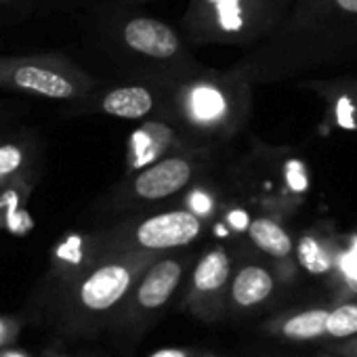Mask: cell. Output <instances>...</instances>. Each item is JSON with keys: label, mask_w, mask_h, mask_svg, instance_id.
Returning a JSON list of instances; mask_svg holds the SVG:
<instances>
[{"label": "cell", "mask_w": 357, "mask_h": 357, "mask_svg": "<svg viewBox=\"0 0 357 357\" xmlns=\"http://www.w3.org/2000/svg\"><path fill=\"white\" fill-rule=\"evenodd\" d=\"M355 347H357V344H355Z\"/></svg>", "instance_id": "83f0119b"}, {"label": "cell", "mask_w": 357, "mask_h": 357, "mask_svg": "<svg viewBox=\"0 0 357 357\" xmlns=\"http://www.w3.org/2000/svg\"><path fill=\"white\" fill-rule=\"evenodd\" d=\"M166 91H168V84L151 82V80L118 84L99 97L97 109L112 118L143 122L164 112Z\"/></svg>", "instance_id": "8fae6325"}, {"label": "cell", "mask_w": 357, "mask_h": 357, "mask_svg": "<svg viewBox=\"0 0 357 357\" xmlns=\"http://www.w3.org/2000/svg\"><path fill=\"white\" fill-rule=\"evenodd\" d=\"M124 57L137 63L139 80L168 84L202 66L192 57L183 36L158 17L128 15L114 34Z\"/></svg>", "instance_id": "5b68a950"}, {"label": "cell", "mask_w": 357, "mask_h": 357, "mask_svg": "<svg viewBox=\"0 0 357 357\" xmlns=\"http://www.w3.org/2000/svg\"><path fill=\"white\" fill-rule=\"evenodd\" d=\"M219 145H190L137 172L118 190V206H158L181 196L211 168Z\"/></svg>", "instance_id": "8992f818"}, {"label": "cell", "mask_w": 357, "mask_h": 357, "mask_svg": "<svg viewBox=\"0 0 357 357\" xmlns=\"http://www.w3.org/2000/svg\"><path fill=\"white\" fill-rule=\"evenodd\" d=\"M149 357H190V353L183 349H160V351L151 353Z\"/></svg>", "instance_id": "603a6c76"}, {"label": "cell", "mask_w": 357, "mask_h": 357, "mask_svg": "<svg viewBox=\"0 0 357 357\" xmlns=\"http://www.w3.org/2000/svg\"><path fill=\"white\" fill-rule=\"evenodd\" d=\"M132 3H145V0H132Z\"/></svg>", "instance_id": "4316f807"}, {"label": "cell", "mask_w": 357, "mask_h": 357, "mask_svg": "<svg viewBox=\"0 0 357 357\" xmlns=\"http://www.w3.org/2000/svg\"><path fill=\"white\" fill-rule=\"evenodd\" d=\"M330 309H307L290 315L282 324V334L292 340H313L326 334V319Z\"/></svg>", "instance_id": "d6986e66"}, {"label": "cell", "mask_w": 357, "mask_h": 357, "mask_svg": "<svg viewBox=\"0 0 357 357\" xmlns=\"http://www.w3.org/2000/svg\"><path fill=\"white\" fill-rule=\"evenodd\" d=\"M204 231V221L188 211L174 206L149 213L141 219L118 225L99 240L105 252H151L162 255L168 250H181L194 244Z\"/></svg>", "instance_id": "52a82bcc"}, {"label": "cell", "mask_w": 357, "mask_h": 357, "mask_svg": "<svg viewBox=\"0 0 357 357\" xmlns=\"http://www.w3.org/2000/svg\"><path fill=\"white\" fill-rule=\"evenodd\" d=\"M357 61V0H290L278 28L234 66L255 86Z\"/></svg>", "instance_id": "6da1fadb"}, {"label": "cell", "mask_w": 357, "mask_h": 357, "mask_svg": "<svg viewBox=\"0 0 357 357\" xmlns=\"http://www.w3.org/2000/svg\"><path fill=\"white\" fill-rule=\"evenodd\" d=\"M24 321L15 315H0V349L13 347L20 338Z\"/></svg>", "instance_id": "44dd1931"}, {"label": "cell", "mask_w": 357, "mask_h": 357, "mask_svg": "<svg viewBox=\"0 0 357 357\" xmlns=\"http://www.w3.org/2000/svg\"><path fill=\"white\" fill-rule=\"evenodd\" d=\"M0 357H30V355L26 351H22V349L5 347V349H0Z\"/></svg>", "instance_id": "cb8c5ba5"}, {"label": "cell", "mask_w": 357, "mask_h": 357, "mask_svg": "<svg viewBox=\"0 0 357 357\" xmlns=\"http://www.w3.org/2000/svg\"><path fill=\"white\" fill-rule=\"evenodd\" d=\"M246 236L257 250H261L263 255L275 261H286L296 252V244L290 231L273 215H261L250 219L246 227Z\"/></svg>", "instance_id": "5bb4252c"}, {"label": "cell", "mask_w": 357, "mask_h": 357, "mask_svg": "<svg viewBox=\"0 0 357 357\" xmlns=\"http://www.w3.org/2000/svg\"><path fill=\"white\" fill-rule=\"evenodd\" d=\"M45 357H68L66 353H61L59 349H49L47 353H45Z\"/></svg>", "instance_id": "484cf974"}, {"label": "cell", "mask_w": 357, "mask_h": 357, "mask_svg": "<svg viewBox=\"0 0 357 357\" xmlns=\"http://www.w3.org/2000/svg\"><path fill=\"white\" fill-rule=\"evenodd\" d=\"M190 145H202V143L192 141L168 116L158 114L153 118H147L137 126V130L128 139V153H126L128 174Z\"/></svg>", "instance_id": "30bf717a"}, {"label": "cell", "mask_w": 357, "mask_h": 357, "mask_svg": "<svg viewBox=\"0 0 357 357\" xmlns=\"http://www.w3.org/2000/svg\"><path fill=\"white\" fill-rule=\"evenodd\" d=\"M303 86L326 103L334 126L357 130V78L307 80Z\"/></svg>", "instance_id": "4fadbf2b"}, {"label": "cell", "mask_w": 357, "mask_h": 357, "mask_svg": "<svg viewBox=\"0 0 357 357\" xmlns=\"http://www.w3.org/2000/svg\"><path fill=\"white\" fill-rule=\"evenodd\" d=\"M275 290V278L261 265H244L231 278V301L242 307L250 309L265 303Z\"/></svg>", "instance_id": "9a60e30c"}, {"label": "cell", "mask_w": 357, "mask_h": 357, "mask_svg": "<svg viewBox=\"0 0 357 357\" xmlns=\"http://www.w3.org/2000/svg\"><path fill=\"white\" fill-rule=\"evenodd\" d=\"M223 196L221 185L204 174L181 194V204L206 223L223 211Z\"/></svg>", "instance_id": "e0dca14e"}, {"label": "cell", "mask_w": 357, "mask_h": 357, "mask_svg": "<svg viewBox=\"0 0 357 357\" xmlns=\"http://www.w3.org/2000/svg\"><path fill=\"white\" fill-rule=\"evenodd\" d=\"M290 0H190L183 34L192 45L252 49L282 22Z\"/></svg>", "instance_id": "3957f363"}, {"label": "cell", "mask_w": 357, "mask_h": 357, "mask_svg": "<svg viewBox=\"0 0 357 357\" xmlns=\"http://www.w3.org/2000/svg\"><path fill=\"white\" fill-rule=\"evenodd\" d=\"M296 259H298V265L313 275L330 273L336 265L330 252V246L319 236H313V234L301 236V240L296 242Z\"/></svg>", "instance_id": "ac0fdd59"}, {"label": "cell", "mask_w": 357, "mask_h": 357, "mask_svg": "<svg viewBox=\"0 0 357 357\" xmlns=\"http://www.w3.org/2000/svg\"><path fill=\"white\" fill-rule=\"evenodd\" d=\"M0 82L47 99H80L93 91V80L59 59H24L0 63Z\"/></svg>", "instance_id": "9c48e42d"}, {"label": "cell", "mask_w": 357, "mask_h": 357, "mask_svg": "<svg viewBox=\"0 0 357 357\" xmlns=\"http://www.w3.org/2000/svg\"><path fill=\"white\" fill-rule=\"evenodd\" d=\"M252 86L236 68L225 72L200 68L168 82L162 114L192 141L221 145L234 139L248 122Z\"/></svg>", "instance_id": "7a4b0ae2"}, {"label": "cell", "mask_w": 357, "mask_h": 357, "mask_svg": "<svg viewBox=\"0 0 357 357\" xmlns=\"http://www.w3.org/2000/svg\"><path fill=\"white\" fill-rule=\"evenodd\" d=\"M326 334L332 338H351L357 334V305L342 303L328 311Z\"/></svg>", "instance_id": "ffe728a7"}, {"label": "cell", "mask_w": 357, "mask_h": 357, "mask_svg": "<svg viewBox=\"0 0 357 357\" xmlns=\"http://www.w3.org/2000/svg\"><path fill=\"white\" fill-rule=\"evenodd\" d=\"M244 192L271 213H288L307 192V166L284 151H252L240 170Z\"/></svg>", "instance_id": "ba28073f"}, {"label": "cell", "mask_w": 357, "mask_h": 357, "mask_svg": "<svg viewBox=\"0 0 357 357\" xmlns=\"http://www.w3.org/2000/svg\"><path fill=\"white\" fill-rule=\"evenodd\" d=\"M185 273V265L176 257H164L155 259L147 265V269L141 273L139 282L135 284V305L143 311H155L164 307L174 290L178 288Z\"/></svg>", "instance_id": "7c38bea8"}, {"label": "cell", "mask_w": 357, "mask_h": 357, "mask_svg": "<svg viewBox=\"0 0 357 357\" xmlns=\"http://www.w3.org/2000/svg\"><path fill=\"white\" fill-rule=\"evenodd\" d=\"M155 261L151 252H105L61 290V319L80 330L95 317L114 311Z\"/></svg>", "instance_id": "277c9868"}, {"label": "cell", "mask_w": 357, "mask_h": 357, "mask_svg": "<svg viewBox=\"0 0 357 357\" xmlns=\"http://www.w3.org/2000/svg\"><path fill=\"white\" fill-rule=\"evenodd\" d=\"M231 284V257L223 246L211 248L200 257L192 273V286L198 294L211 296Z\"/></svg>", "instance_id": "2e32d148"}, {"label": "cell", "mask_w": 357, "mask_h": 357, "mask_svg": "<svg viewBox=\"0 0 357 357\" xmlns=\"http://www.w3.org/2000/svg\"><path fill=\"white\" fill-rule=\"evenodd\" d=\"M24 162L22 149L15 145H7V147H0V178L15 172Z\"/></svg>", "instance_id": "7402d4cb"}, {"label": "cell", "mask_w": 357, "mask_h": 357, "mask_svg": "<svg viewBox=\"0 0 357 357\" xmlns=\"http://www.w3.org/2000/svg\"><path fill=\"white\" fill-rule=\"evenodd\" d=\"M344 286H347V290H349L351 294L357 296V273H349V275L344 278Z\"/></svg>", "instance_id": "d4e9b609"}]
</instances>
